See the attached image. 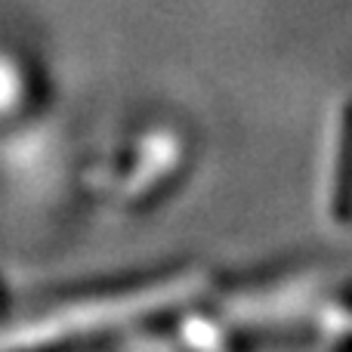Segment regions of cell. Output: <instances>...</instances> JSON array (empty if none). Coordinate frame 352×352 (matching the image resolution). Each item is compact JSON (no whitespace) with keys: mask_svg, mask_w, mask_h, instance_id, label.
I'll use <instances>...</instances> for the list:
<instances>
[{"mask_svg":"<svg viewBox=\"0 0 352 352\" xmlns=\"http://www.w3.org/2000/svg\"><path fill=\"white\" fill-rule=\"evenodd\" d=\"M322 210L324 219L334 226L352 219V99L337 105L328 124L322 164Z\"/></svg>","mask_w":352,"mask_h":352,"instance_id":"6da1fadb","label":"cell"}]
</instances>
